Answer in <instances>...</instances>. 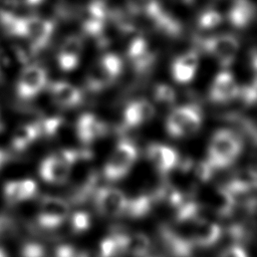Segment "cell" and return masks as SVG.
<instances>
[{"label": "cell", "instance_id": "obj_36", "mask_svg": "<svg viewBox=\"0 0 257 257\" xmlns=\"http://www.w3.org/2000/svg\"><path fill=\"white\" fill-rule=\"evenodd\" d=\"M21 256L22 257H46V250L40 243L30 242V243H26L22 247Z\"/></svg>", "mask_w": 257, "mask_h": 257}, {"label": "cell", "instance_id": "obj_10", "mask_svg": "<svg viewBox=\"0 0 257 257\" xmlns=\"http://www.w3.org/2000/svg\"><path fill=\"white\" fill-rule=\"evenodd\" d=\"M93 194L94 206L100 215L108 218L124 215L127 198L122 191L113 187H101Z\"/></svg>", "mask_w": 257, "mask_h": 257}, {"label": "cell", "instance_id": "obj_38", "mask_svg": "<svg viewBox=\"0 0 257 257\" xmlns=\"http://www.w3.org/2000/svg\"><path fill=\"white\" fill-rule=\"evenodd\" d=\"M219 257H248L246 251L239 245H231L225 248Z\"/></svg>", "mask_w": 257, "mask_h": 257}, {"label": "cell", "instance_id": "obj_14", "mask_svg": "<svg viewBox=\"0 0 257 257\" xmlns=\"http://www.w3.org/2000/svg\"><path fill=\"white\" fill-rule=\"evenodd\" d=\"M71 167L59 154L47 156L39 165V176L46 183L63 184L68 181Z\"/></svg>", "mask_w": 257, "mask_h": 257}, {"label": "cell", "instance_id": "obj_20", "mask_svg": "<svg viewBox=\"0 0 257 257\" xmlns=\"http://www.w3.org/2000/svg\"><path fill=\"white\" fill-rule=\"evenodd\" d=\"M127 57L139 73H144L149 70L155 61V54L150 48L147 40L141 36L136 37L127 48Z\"/></svg>", "mask_w": 257, "mask_h": 257}, {"label": "cell", "instance_id": "obj_44", "mask_svg": "<svg viewBox=\"0 0 257 257\" xmlns=\"http://www.w3.org/2000/svg\"><path fill=\"white\" fill-rule=\"evenodd\" d=\"M0 257H8L7 253L5 252V250L2 247H0Z\"/></svg>", "mask_w": 257, "mask_h": 257}, {"label": "cell", "instance_id": "obj_29", "mask_svg": "<svg viewBox=\"0 0 257 257\" xmlns=\"http://www.w3.org/2000/svg\"><path fill=\"white\" fill-rule=\"evenodd\" d=\"M120 252V241L118 232H114L102 240L97 244L94 253L92 256L88 257H114Z\"/></svg>", "mask_w": 257, "mask_h": 257}, {"label": "cell", "instance_id": "obj_24", "mask_svg": "<svg viewBox=\"0 0 257 257\" xmlns=\"http://www.w3.org/2000/svg\"><path fill=\"white\" fill-rule=\"evenodd\" d=\"M37 191L36 183L31 179L10 181L4 186V196L8 203L16 204L32 198Z\"/></svg>", "mask_w": 257, "mask_h": 257}, {"label": "cell", "instance_id": "obj_11", "mask_svg": "<svg viewBox=\"0 0 257 257\" xmlns=\"http://www.w3.org/2000/svg\"><path fill=\"white\" fill-rule=\"evenodd\" d=\"M108 11L103 1L89 2L80 13V25L83 32L93 37H101L108 18Z\"/></svg>", "mask_w": 257, "mask_h": 257}, {"label": "cell", "instance_id": "obj_12", "mask_svg": "<svg viewBox=\"0 0 257 257\" xmlns=\"http://www.w3.org/2000/svg\"><path fill=\"white\" fill-rule=\"evenodd\" d=\"M147 157L155 169L163 176L175 171L180 162L179 154L174 148L158 143L148 146Z\"/></svg>", "mask_w": 257, "mask_h": 257}, {"label": "cell", "instance_id": "obj_39", "mask_svg": "<svg viewBox=\"0 0 257 257\" xmlns=\"http://www.w3.org/2000/svg\"><path fill=\"white\" fill-rule=\"evenodd\" d=\"M10 65V60L4 50L0 48V83L4 80V70Z\"/></svg>", "mask_w": 257, "mask_h": 257}, {"label": "cell", "instance_id": "obj_30", "mask_svg": "<svg viewBox=\"0 0 257 257\" xmlns=\"http://www.w3.org/2000/svg\"><path fill=\"white\" fill-rule=\"evenodd\" d=\"M40 136L47 138H56L65 128V120L61 116H50L38 121Z\"/></svg>", "mask_w": 257, "mask_h": 257}, {"label": "cell", "instance_id": "obj_6", "mask_svg": "<svg viewBox=\"0 0 257 257\" xmlns=\"http://www.w3.org/2000/svg\"><path fill=\"white\" fill-rule=\"evenodd\" d=\"M23 39L36 54L47 46L54 31V22L38 16H22Z\"/></svg>", "mask_w": 257, "mask_h": 257}, {"label": "cell", "instance_id": "obj_18", "mask_svg": "<svg viewBox=\"0 0 257 257\" xmlns=\"http://www.w3.org/2000/svg\"><path fill=\"white\" fill-rule=\"evenodd\" d=\"M191 239L195 246L210 247L216 244L222 236V228L219 224L203 218L192 223Z\"/></svg>", "mask_w": 257, "mask_h": 257}, {"label": "cell", "instance_id": "obj_4", "mask_svg": "<svg viewBox=\"0 0 257 257\" xmlns=\"http://www.w3.org/2000/svg\"><path fill=\"white\" fill-rule=\"evenodd\" d=\"M137 159L138 149L136 145L130 140H120L104 164V178L112 182L123 179L134 167Z\"/></svg>", "mask_w": 257, "mask_h": 257}, {"label": "cell", "instance_id": "obj_1", "mask_svg": "<svg viewBox=\"0 0 257 257\" xmlns=\"http://www.w3.org/2000/svg\"><path fill=\"white\" fill-rule=\"evenodd\" d=\"M241 139L231 130L220 128L210 139L206 161L214 170L228 168L241 155Z\"/></svg>", "mask_w": 257, "mask_h": 257}, {"label": "cell", "instance_id": "obj_3", "mask_svg": "<svg viewBox=\"0 0 257 257\" xmlns=\"http://www.w3.org/2000/svg\"><path fill=\"white\" fill-rule=\"evenodd\" d=\"M202 111L194 104L181 105L174 108L166 121L168 134L175 139H185L194 136L202 124Z\"/></svg>", "mask_w": 257, "mask_h": 257}, {"label": "cell", "instance_id": "obj_21", "mask_svg": "<svg viewBox=\"0 0 257 257\" xmlns=\"http://www.w3.org/2000/svg\"><path fill=\"white\" fill-rule=\"evenodd\" d=\"M49 92L54 103L61 107H74L80 104L82 94L79 88L67 81H55L49 84Z\"/></svg>", "mask_w": 257, "mask_h": 257}, {"label": "cell", "instance_id": "obj_33", "mask_svg": "<svg viewBox=\"0 0 257 257\" xmlns=\"http://www.w3.org/2000/svg\"><path fill=\"white\" fill-rule=\"evenodd\" d=\"M90 224V216L85 211H76L70 216V229L75 234L85 232L89 229Z\"/></svg>", "mask_w": 257, "mask_h": 257}, {"label": "cell", "instance_id": "obj_35", "mask_svg": "<svg viewBox=\"0 0 257 257\" xmlns=\"http://www.w3.org/2000/svg\"><path fill=\"white\" fill-rule=\"evenodd\" d=\"M195 74H196L195 70L187 66H184L174 60L172 64V75L177 82L179 83L190 82L194 78Z\"/></svg>", "mask_w": 257, "mask_h": 257}, {"label": "cell", "instance_id": "obj_34", "mask_svg": "<svg viewBox=\"0 0 257 257\" xmlns=\"http://www.w3.org/2000/svg\"><path fill=\"white\" fill-rule=\"evenodd\" d=\"M154 98L156 101L164 104H172L176 100V91L168 84H157L154 89Z\"/></svg>", "mask_w": 257, "mask_h": 257}, {"label": "cell", "instance_id": "obj_25", "mask_svg": "<svg viewBox=\"0 0 257 257\" xmlns=\"http://www.w3.org/2000/svg\"><path fill=\"white\" fill-rule=\"evenodd\" d=\"M255 7L250 0H233L228 11L230 23L237 28H244L253 20Z\"/></svg>", "mask_w": 257, "mask_h": 257}, {"label": "cell", "instance_id": "obj_15", "mask_svg": "<svg viewBox=\"0 0 257 257\" xmlns=\"http://www.w3.org/2000/svg\"><path fill=\"white\" fill-rule=\"evenodd\" d=\"M108 127L106 123L97 117L95 114L90 112L82 113L75 124V133L77 139L85 144L88 145L97 139L102 138L106 135Z\"/></svg>", "mask_w": 257, "mask_h": 257}, {"label": "cell", "instance_id": "obj_31", "mask_svg": "<svg viewBox=\"0 0 257 257\" xmlns=\"http://www.w3.org/2000/svg\"><path fill=\"white\" fill-rule=\"evenodd\" d=\"M215 170L212 168V166L206 161H199L197 163L191 162L188 173L193 175V178L201 183H206L211 180Z\"/></svg>", "mask_w": 257, "mask_h": 257}, {"label": "cell", "instance_id": "obj_9", "mask_svg": "<svg viewBox=\"0 0 257 257\" xmlns=\"http://www.w3.org/2000/svg\"><path fill=\"white\" fill-rule=\"evenodd\" d=\"M47 84L46 70L37 64H28L20 72L16 83V94L21 99L38 95Z\"/></svg>", "mask_w": 257, "mask_h": 257}, {"label": "cell", "instance_id": "obj_42", "mask_svg": "<svg viewBox=\"0 0 257 257\" xmlns=\"http://www.w3.org/2000/svg\"><path fill=\"white\" fill-rule=\"evenodd\" d=\"M7 160H8L7 153H5L3 151H0V168L7 162Z\"/></svg>", "mask_w": 257, "mask_h": 257}, {"label": "cell", "instance_id": "obj_7", "mask_svg": "<svg viewBox=\"0 0 257 257\" xmlns=\"http://www.w3.org/2000/svg\"><path fill=\"white\" fill-rule=\"evenodd\" d=\"M202 49L212 55L218 63L226 68L230 66L239 50V40L232 34H219L200 41Z\"/></svg>", "mask_w": 257, "mask_h": 257}, {"label": "cell", "instance_id": "obj_40", "mask_svg": "<svg viewBox=\"0 0 257 257\" xmlns=\"http://www.w3.org/2000/svg\"><path fill=\"white\" fill-rule=\"evenodd\" d=\"M0 4L2 5V7H0L1 9L13 12V10L19 7L20 0H0Z\"/></svg>", "mask_w": 257, "mask_h": 257}, {"label": "cell", "instance_id": "obj_2", "mask_svg": "<svg viewBox=\"0 0 257 257\" xmlns=\"http://www.w3.org/2000/svg\"><path fill=\"white\" fill-rule=\"evenodd\" d=\"M132 13L141 14L149 19L161 32L169 36H178L182 32V25L170 14L159 0H127Z\"/></svg>", "mask_w": 257, "mask_h": 257}, {"label": "cell", "instance_id": "obj_16", "mask_svg": "<svg viewBox=\"0 0 257 257\" xmlns=\"http://www.w3.org/2000/svg\"><path fill=\"white\" fill-rule=\"evenodd\" d=\"M239 87L232 73L223 70L215 76L210 86L209 97L213 102H226L238 96Z\"/></svg>", "mask_w": 257, "mask_h": 257}, {"label": "cell", "instance_id": "obj_22", "mask_svg": "<svg viewBox=\"0 0 257 257\" xmlns=\"http://www.w3.org/2000/svg\"><path fill=\"white\" fill-rule=\"evenodd\" d=\"M118 233L121 253H124L131 257H146L151 252V240L146 234Z\"/></svg>", "mask_w": 257, "mask_h": 257}, {"label": "cell", "instance_id": "obj_8", "mask_svg": "<svg viewBox=\"0 0 257 257\" xmlns=\"http://www.w3.org/2000/svg\"><path fill=\"white\" fill-rule=\"evenodd\" d=\"M69 204L58 197L42 198L37 213V223L44 229H54L62 225L69 216Z\"/></svg>", "mask_w": 257, "mask_h": 257}, {"label": "cell", "instance_id": "obj_37", "mask_svg": "<svg viewBox=\"0 0 257 257\" xmlns=\"http://www.w3.org/2000/svg\"><path fill=\"white\" fill-rule=\"evenodd\" d=\"M244 101L246 104H254L256 101V81L253 80L252 84L245 85L242 87H239L238 96Z\"/></svg>", "mask_w": 257, "mask_h": 257}, {"label": "cell", "instance_id": "obj_32", "mask_svg": "<svg viewBox=\"0 0 257 257\" xmlns=\"http://www.w3.org/2000/svg\"><path fill=\"white\" fill-rule=\"evenodd\" d=\"M223 21V16L220 12L214 9L203 11L198 18V25L202 29H213L219 26Z\"/></svg>", "mask_w": 257, "mask_h": 257}, {"label": "cell", "instance_id": "obj_28", "mask_svg": "<svg viewBox=\"0 0 257 257\" xmlns=\"http://www.w3.org/2000/svg\"><path fill=\"white\" fill-rule=\"evenodd\" d=\"M155 203L153 194H140L131 199H127L124 215L132 219H141L147 216Z\"/></svg>", "mask_w": 257, "mask_h": 257}, {"label": "cell", "instance_id": "obj_19", "mask_svg": "<svg viewBox=\"0 0 257 257\" xmlns=\"http://www.w3.org/2000/svg\"><path fill=\"white\" fill-rule=\"evenodd\" d=\"M156 113L155 106L147 99H137L131 101L122 113L123 126L131 128L137 127L151 120Z\"/></svg>", "mask_w": 257, "mask_h": 257}, {"label": "cell", "instance_id": "obj_41", "mask_svg": "<svg viewBox=\"0 0 257 257\" xmlns=\"http://www.w3.org/2000/svg\"><path fill=\"white\" fill-rule=\"evenodd\" d=\"M45 0H24V3L29 7H37L44 3Z\"/></svg>", "mask_w": 257, "mask_h": 257}, {"label": "cell", "instance_id": "obj_13", "mask_svg": "<svg viewBox=\"0 0 257 257\" xmlns=\"http://www.w3.org/2000/svg\"><path fill=\"white\" fill-rule=\"evenodd\" d=\"M162 242L172 257H190L195 245L191 239V233L185 234L170 227L161 228Z\"/></svg>", "mask_w": 257, "mask_h": 257}, {"label": "cell", "instance_id": "obj_27", "mask_svg": "<svg viewBox=\"0 0 257 257\" xmlns=\"http://www.w3.org/2000/svg\"><path fill=\"white\" fill-rule=\"evenodd\" d=\"M40 136L38 122L19 125L12 134L11 145L15 151L21 152L28 148Z\"/></svg>", "mask_w": 257, "mask_h": 257}, {"label": "cell", "instance_id": "obj_17", "mask_svg": "<svg viewBox=\"0 0 257 257\" xmlns=\"http://www.w3.org/2000/svg\"><path fill=\"white\" fill-rule=\"evenodd\" d=\"M83 49V42L78 35H69L61 43L57 52V62L61 70L71 71L77 67Z\"/></svg>", "mask_w": 257, "mask_h": 257}, {"label": "cell", "instance_id": "obj_23", "mask_svg": "<svg viewBox=\"0 0 257 257\" xmlns=\"http://www.w3.org/2000/svg\"><path fill=\"white\" fill-rule=\"evenodd\" d=\"M236 198L225 188L213 190L207 201V209L219 217H228L235 209Z\"/></svg>", "mask_w": 257, "mask_h": 257}, {"label": "cell", "instance_id": "obj_26", "mask_svg": "<svg viewBox=\"0 0 257 257\" xmlns=\"http://www.w3.org/2000/svg\"><path fill=\"white\" fill-rule=\"evenodd\" d=\"M256 186V173L252 169H242L236 172L225 188L236 198L237 195L247 194Z\"/></svg>", "mask_w": 257, "mask_h": 257}, {"label": "cell", "instance_id": "obj_43", "mask_svg": "<svg viewBox=\"0 0 257 257\" xmlns=\"http://www.w3.org/2000/svg\"><path fill=\"white\" fill-rule=\"evenodd\" d=\"M175 1L181 2V3H183V4H192L195 0H175Z\"/></svg>", "mask_w": 257, "mask_h": 257}, {"label": "cell", "instance_id": "obj_5", "mask_svg": "<svg viewBox=\"0 0 257 257\" xmlns=\"http://www.w3.org/2000/svg\"><path fill=\"white\" fill-rule=\"evenodd\" d=\"M122 71V61L114 53L102 55L88 70L86 86L89 90L97 92L111 85Z\"/></svg>", "mask_w": 257, "mask_h": 257}]
</instances>
